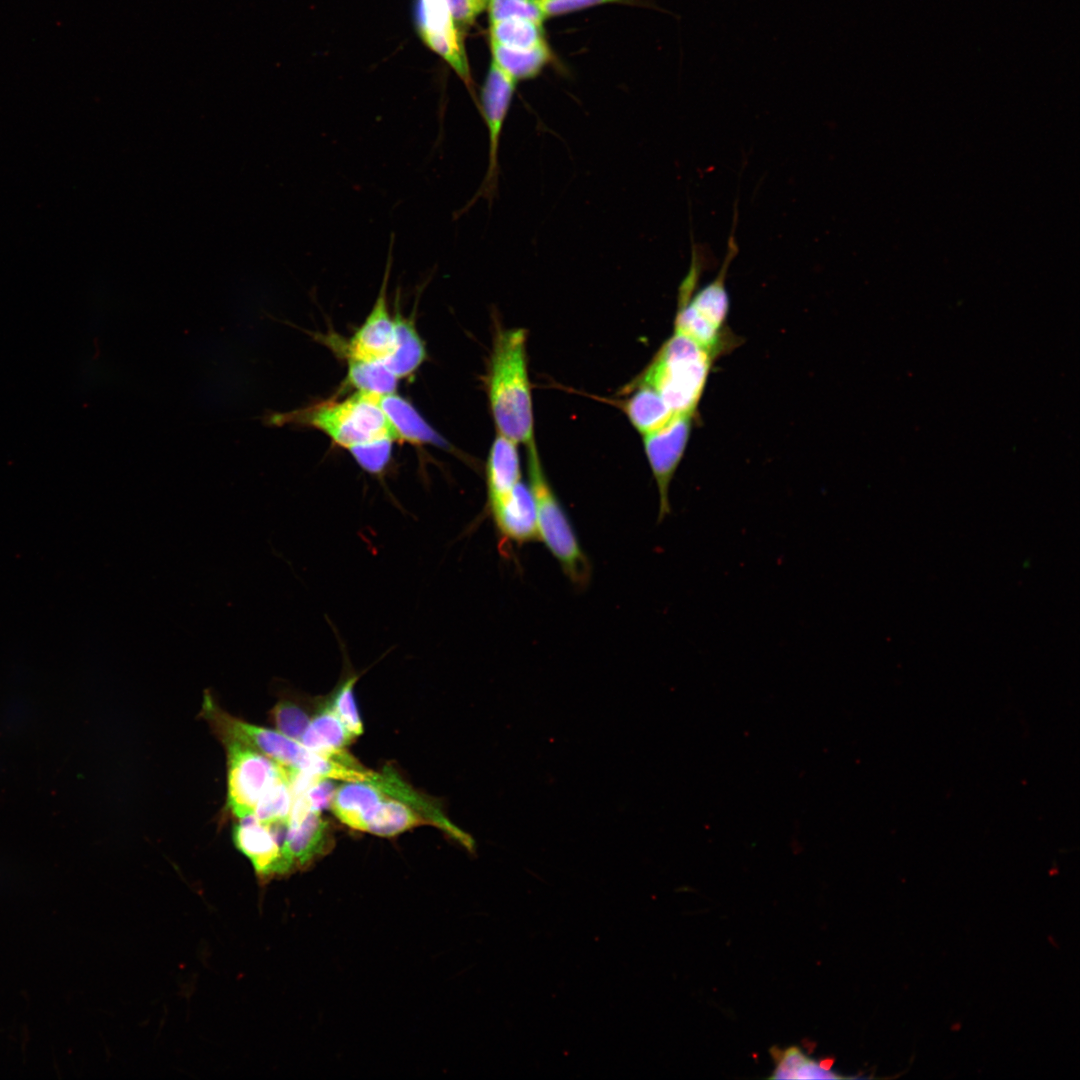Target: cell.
<instances>
[{
	"label": "cell",
	"instance_id": "603a6c76",
	"mask_svg": "<svg viewBox=\"0 0 1080 1080\" xmlns=\"http://www.w3.org/2000/svg\"><path fill=\"white\" fill-rule=\"evenodd\" d=\"M490 43L516 49H530L547 44L543 22L524 17H509L491 22Z\"/></svg>",
	"mask_w": 1080,
	"mask_h": 1080
},
{
	"label": "cell",
	"instance_id": "9a60e30c",
	"mask_svg": "<svg viewBox=\"0 0 1080 1080\" xmlns=\"http://www.w3.org/2000/svg\"><path fill=\"white\" fill-rule=\"evenodd\" d=\"M518 444L497 433L486 466L487 509L502 501L520 482Z\"/></svg>",
	"mask_w": 1080,
	"mask_h": 1080
},
{
	"label": "cell",
	"instance_id": "1f68e13d",
	"mask_svg": "<svg viewBox=\"0 0 1080 1080\" xmlns=\"http://www.w3.org/2000/svg\"><path fill=\"white\" fill-rule=\"evenodd\" d=\"M512 1H523V0H490L487 10H488V12L494 11V10L498 9L499 7L503 6L504 4L512 2Z\"/></svg>",
	"mask_w": 1080,
	"mask_h": 1080
},
{
	"label": "cell",
	"instance_id": "6da1fadb",
	"mask_svg": "<svg viewBox=\"0 0 1080 1080\" xmlns=\"http://www.w3.org/2000/svg\"><path fill=\"white\" fill-rule=\"evenodd\" d=\"M488 397L497 433L525 446L535 442L526 331L500 330L493 344Z\"/></svg>",
	"mask_w": 1080,
	"mask_h": 1080
},
{
	"label": "cell",
	"instance_id": "f1b7e54d",
	"mask_svg": "<svg viewBox=\"0 0 1080 1080\" xmlns=\"http://www.w3.org/2000/svg\"><path fill=\"white\" fill-rule=\"evenodd\" d=\"M544 19L564 15L582 9L607 3H619L625 0H531Z\"/></svg>",
	"mask_w": 1080,
	"mask_h": 1080
},
{
	"label": "cell",
	"instance_id": "e0dca14e",
	"mask_svg": "<svg viewBox=\"0 0 1080 1080\" xmlns=\"http://www.w3.org/2000/svg\"><path fill=\"white\" fill-rule=\"evenodd\" d=\"M354 737L327 705L311 718L300 742L324 757L337 759Z\"/></svg>",
	"mask_w": 1080,
	"mask_h": 1080
},
{
	"label": "cell",
	"instance_id": "7402d4cb",
	"mask_svg": "<svg viewBox=\"0 0 1080 1080\" xmlns=\"http://www.w3.org/2000/svg\"><path fill=\"white\" fill-rule=\"evenodd\" d=\"M775 1069L771 1079H839L843 1076L832 1071L831 1064L818 1063L796 1046L785 1050L774 1048Z\"/></svg>",
	"mask_w": 1080,
	"mask_h": 1080
},
{
	"label": "cell",
	"instance_id": "8fae6325",
	"mask_svg": "<svg viewBox=\"0 0 1080 1080\" xmlns=\"http://www.w3.org/2000/svg\"><path fill=\"white\" fill-rule=\"evenodd\" d=\"M232 838L260 879L269 880L289 874L282 849L269 826L254 814L239 819L233 827Z\"/></svg>",
	"mask_w": 1080,
	"mask_h": 1080
},
{
	"label": "cell",
	"instance_id": "4fadbf2b",
	"mask_svg": "<svg viewBox=\"0 0 1080 1080\" xmlns=\"http://www.w3.org/2000/svg\"><path fill=\"white\" fill-rule=\"evenodd\" d=\"M334 844L328 822L310 811L300 822L288 824L283 856L289 873L304 870L330 852Z\"/></svg>",
	"mask_w": 1080,
	"mask_h": 1080
},
{
	"label": "cell",
	"instance_id": "83f0119b",
	"mask_svg": "<svg viewBox=\"0 0 1080 1080\" xmlns=\"http://www.w3.org/2000/svg\"><path fill=\"white\" fill-rule=\"evenodd\" d=\"M273 721L279 732L300 742L311 718L298 704L283 700L272 709Z\"/></svg>",
	"mask_w": 1080,
	"mask_h": 1080
},
{
	"label": "cell",
	"instance_id": "ffe728a7",
	"mask_svg": "<svg viewBox=\"0 0 1080 1080\" xmlns=\"http://www.w3.org/2000/svg\"><path fill=\"white\" fill-rule=\"evenodd\" d=\"M492 62L516 82L537 76L551 60V51L547 44L530 48H508L490 43Z\"/></svg>",
	"mask_w": 1080,
	"mask_h": 1080
},
{
	"label": "cell",
	"instance_id": "5b68a950",
	"mask_svg": "<svg viewBox=\"0 0 1080 1080\" xmlns=\"http://www.w3.org/2000/svg\"><path fill=\"white\" fill-rule=\"evenodd\" d=\"M228 755L227 804L237 818L254 814L263 793L287 775V767L235 740H224Z\"/></svg>",
	"mask_w": 1080,
	"mask_h": 1080
},
{
	"label": "cell",
	"instance_id": "8992f818",
	"mask_svg": "<svg viewBox=\"0 0 1080 1080\" xmlns=\"http://www.w3.org/2000/svg\"><path fill=\"white\" fill-rule=\"evenodd\" d=\"M204 713L224 740H235L268 756L277 763L307 772L314 752L301 742L279 731L259 727L236 719L215 705L209 695L204 698Z\"/></svg>",
	"mask_w": 1080,
	"mask_h": 1080
},
{
	"label": "cell",
	"instance_id": "5bb4252c",
	"mask_svg": "<svg viewBox=\"0 0 1080 1080\" xmlns=\"http://www.w3.org/2000/svg\"><path fill=\"white\" fill-rule=\"evenodd\" d=\"M387 795L368 781H345L337 786L330 808L345 825L365 831L379 804Z\"/></svg>",
	"mask_w": 1080,
	"mask_h": 1080
},
{
	"label": "cell",
	"instance_id": "9c48e42d",
	"mask_svg": "<svg viewBox=\"0 0 1080 1080\" xmlns=\"http://www.w3.org/2000/svg\"><path fill=\"white\" fill-rule=\"evenodd\" d=\"M416 23L424 43L453 68L476 99L463 34L446 0H416Z\"/></svg>",
	"mask_w": 1080,
	"mask_h": 1080
},
{
	"label": "cell",
	"instance_id": "4316f807",
	"mask_svg": "<svg viewBox=\"0 0 1080 1080\" xmlns=\"http://www.w3.org/2000/svg\"><path fill=\"white\" fill-rule=\"evenodd\" d=\"M394 440L385 438L354 446L350 449L355 461L366 472L381 475L387 468Z\"/></svg>",
	"mask_w": 1080,
	"mask_h": 1080
},
{
	"label": "cell",
	"instance_id": "d4e9b609",
	"mask_svg": "<svg viewBox=\"0 0 1080 1080\" xmlns=\"http://www.w3.org/2000/svg\"><path fill=\"white\" fill-rule=\"evenodd\" d=\"M292 802L287 771L286 776L278 779L263 793L256 805L254 816L264 823L288 820Z\"/></svg>",
	"mask_w": 1080,
	"mask_h": 1080
},
{
	"label": "cell",
	"instance_id": "44dd1931",
	"mask_svg": "<svg viewBox=\"0 0 1080 1080\" xmlns=\"http://www.w3.org/2000/svg\"><path fill=\"white\" fill-rule=\"evenodd\" d=\"M425 824L432 823L405 802L386 796L369 820L365 832L390 837Z\"/></svg>",
	"mask_w": 1080,
	"mask_h": 1080
},
{
	"label": "cell",
	"instance_id": "7a4b0ae2",
	"mask_svg": "<svg viewBox=\"0 0 1080 1080\" xmlns=\"http://www.w3.org/2000/svg\"><path fill=\"white\" fill-rule=\"evenodd\" d=\"M261 418L268 426L291 423L313 427L347 450L380 439L397 440L374 394L370 393L357 392L341 401H327L289 413L271 412Z\"/></svg>",
	"mask_w": 1080,
	"mask_h": 1080
},
{
	"label": "cell",
	"instance_id": "52a82bcc",
	"mask_svg": "<svg viewBox=\"0 0 1080 1080\" xmlns=\"http://www.w3.org/2000/svg\"><path fill=\"white\" fill-rule=\"evenodd\" d=\"M516 81L491 62L487 76L481 89L480 103L478 104L488 130L489 153L488 166L485 177L470 205L478 198H485L491 202L497 192L499 177V144L503 126L514 95Z\"/></svg>",
	"mask_w": 1080,
	"mask_h": 1080
},
{
	"label": "cell",
	"instance_id": "d6986e66",
	"mask_svg": "<svg viewBox=\"0 0 1080 1080\" xmlns=\"http://www.w3.org/2000/svg\"><path fill=\"white\" fill-rule=\"evenodd\" d=\"M395 345L383 363L397 378L411 375L425 359V347L414 324L401 314L395 318Z\"/></svg>",
	"mask_w": 1080,
	"mask_h": 1080
},
{
	"label": "cell",
	"instance_id": "30bf717a",
	"mask_svg": "<svg viewBox=\"0 0 1080 1080\" xmlns=\"http://www.w3.org/2000/svg\"><path fill=\"white\" fill-rule=\"evenodd\" d=\"M499 538L501 552L508 545L522 546L540 540L532 493L521 481L502 501L487 509Z\"/></svg>",
	"mask_w": 1080,
	"mask_h": 1080
},
{
	"label": "cell",
	"instance_id": "3957f363",
	"mask_svg": "<svg viewBox=\"0 0 1080 1080\" xmlns=\"http://www.w3.org/2000/svg\"><path fill=\"white\" fill-rule=\"evenodd\" d=\"M715 359L691 339L674 332L637 384L656 390L674 414L696 415Z\"/></svg>",
	"mask_w": 1080,
	"mask_h": 1080
},
{
	"label": "cell",
	"instance_id": "ba28073f",
	"mask_svg": "<svg viewBox=\"0 0 1080 1080\" xmlns=\"http://www.w3.org/2000/svg\"><path fill=\"white\" fill-rule=\"evenodd\" d=\"M695 415L674 414L661 428L643 435L644 450L659 494L658 521L671 513L669 488L684 456Z\"/></svg>",
	"mask_w": 1080,
	"mask_h": 1080
},
{
	"label": "cell",
	"instance_id": "277c9868",
	"mask_svg": "<svg viewBox=\"0 0 1080 1080\" xmlns=\"http://www.w3.org/2000/svg\"><path fill=\"white\" fill-rule=\"evenodd\" d=\"M529 489L536 506L539 537L558 561L568 579L584 588L591 578V564L573 526L552 489L541 464L536 443L526 446Z\"/></svg>",
	"mask_w": 1080,
	"mask_h": 1080
},
{
	"label": "cell",
	"instance_id": "484cf974",
	"mask_svg": "<svg viewBox=\"0 0 1080 1080\" xmlns=\"http://www.w3.org/2000/svg\"><path fill=\"white\" fill-rule=\"evenodd\" d=\"M358 678L359 676L354 673L345 677L328 703L354 738L360 736L364 730L354 695V686Z\"/></svg>",
	"mask_w": 1080,
	"mask_h": 1080
},
{
	"label": "cell",
	"instance_id": "4dcf8cb0",
	"mask_svg": "<svg viewBox=\"0 0 1080 1080\" xmlns=\"http://www.w3.org/2000/svg\"><path fill=\"white\" fill-rule=\"evenodd\" d=\"M334 779L319 778L307 791L302 794L311 811L321 812L330 808L332 798L336 791Z\"/></svg>",
	"mask_w": 1080,
	"mask_h": 1080
},
{
	"label": "cell",
	"instance_id": "2e32d148",
	"mask_svg": "<svg viewBox=\"0 0 1080 1080\" xmlns=\"http://www.w3.org/2000/svg\"><path fill=\"white\" fill-rule=\"evenodd\" d=\"M375 401L388 419L397 440L411 444L442 445L444 441L420 416L415 408L394 393L374 394Z\"/></svg>",
	"mask_w": 1080,
	"mask_h": 1080
},
{
	"label": "cell",
	"instance_id": "7c38bea8",
	"mask_svg": "<svg viewBox=\"0 0 1080 1080\" xmlns=\"http://www.w3.org/2000/svg\"><path fill=\"white\" fill-rule=\"evenodd\" d=\"M390 266L391 253L389 254L378 298L364 323L356 331L349 343V359L383 362L394 349L395 321L389 314L386 299Z\"/></svg>",
	"mask_w": 1080,
	"mask_h": 1080
},
{
	"label": "cell",
	"instance_id": "ac0fdd59",
	"mask_svg": "<svg viewBox=\"0 0 1080 1080\" xmlns=\"http://www.w3.org/2000/svg\"><path fill=\"white\" fill-rule=\"evenodd\" d=\"M624 411L642 435L661 428L674 415L658 392L643 384L636 385V390L624 404Z\"/></svg>",
	"mask_w": 1080,
	"mask_h": 1080
},
{
	"label": "cell",
	"instance_id": "f546056e",
	"mask_svg": "<svg viewBox=\"0 0 1080 1080\" xmlns=\"http://www.w3.org/2000/svg\"><path fill=\"white\" fill-rule=\"evenodd\" d=\"M490 0H446L452 18L463 34L487 10Z\"/></svg>",
	"mask_w": 1080,
	"mask_h": 1080
},
{
	"label": "cell",
	"instance_id": "cb8c5ba5",
	"mask_svg": "<svg viewBox=\"0 0 1080 1080\" xmlns=\"http://www.w3.org/2000/svg\"><path fill=\"white\" fill-rule=\"evenodd\" d=\"M398 378L382 361L349 359L347 381L358 391L376 395L394 393Z\"/></svg>",
	"mask_w": 1080,
	"mask_h": 1080
}]
</instances>
